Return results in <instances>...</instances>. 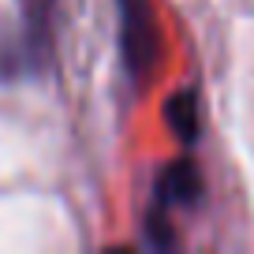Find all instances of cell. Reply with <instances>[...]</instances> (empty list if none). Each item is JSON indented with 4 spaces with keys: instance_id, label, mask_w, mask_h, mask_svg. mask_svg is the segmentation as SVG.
<instances>
[{
    "instance_id": "1",
    "label": "cell",
    "mask_w": 254,
    "mask_h": 254,
    "mask_svg": "<svg viewBox=\"0 0 254 254\" xmlns=\"http://www.w3.org/2000/svg\"><path fill=\"white\" fill-rule=\"evenodd\" d=\"M120 11V56L131 79H146L157 64V23H153L150 0H116Z\"/></svg>"
},
{
    "instance_id": "2",
    "label": "cell",
    "mask_w": 254,
    "mask_h": 254,
    "mask_svg": "<svg viewBox=\"0 0 254 254\" xmlns=\"http://www.w3.org/2000/svg\"><path fill=\"white\" fill-rule=\"evenodd\" d=\"M53 15V0H26V23L11 45H0V79H15L23 71H38L53 45L49 30Z\"/></svg>"
},
{
    "instance_id": "3",
    "label": "cell",
    "mask_w": 254,
    "mask_h": 254,
    "mask_svg": "<svg viewBox=\"0 0 254 254\" xmlns=\"http://www.w3.org/2000/svg\"><path fill=\"white\" fill-rule=\"evenodd\" d=\"M198 202H202V172L194 168V161L180 157L161 168L157 183H153V206L172 213V209H194Z\"/></svg>"
},
{
    "instance_id": "4",
    "label": "cell",
    "mask_w": 254,
    "mask_h": 254,
    "mask_svg": "<svg viewBox=\"0 0 254 254\" xmlns=\"http://www.w3.org/2000/svg\"><path fill=\"white\" fill-rule=\"evenodd\" d=\"M168 124H172V131L180 135V142H194L198 138V94L194 90H180V94H172V101H168Z\"/></svg>"
}]
</instances>
